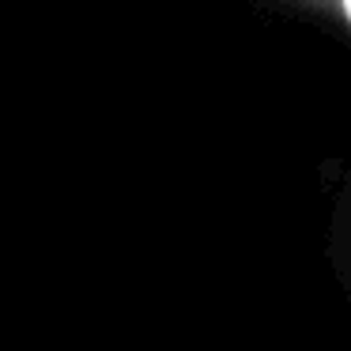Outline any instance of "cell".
I'll list each match as a JSON object with an SVG mask.
<instances>
[{
  "instance_id": "6da1fadb",
  "label": "cell",
  "mask_w": 351,
  "mask_h": 351,
  "mask_svg": "<svg viewBox=\"0 0 351 351\" xmlns=\"http://www.w3.org/2000/svg\"><path fill=\"white\" fill-rule=\"evenodd\" d=\"M298 4H313V8H332V16L340 19V23H348V0H298Z\"/></svg>"
}]
</instances>
